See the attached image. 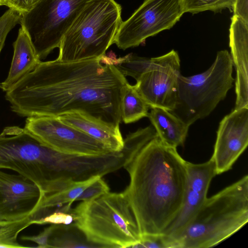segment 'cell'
<instances>
[{
  "label": "cell",
  "mask_w": 248,
  "mask_h": 248,
  "mask_svg": "<svg viewBox=\"0 0 248 248\" xmlns=\"http://www.w3.org/2000/svg\"><path fill=\"white\" fill-rule=\"evenodd\" d=\"M125 76L99 58L69 62L41 61L6 92L11 110L22 117L85 114L119 127Z\"/></svg>",
  "instance_id": "6da1fadb"
},
{
  "label": "cell",
  "mask_w": 248,
  "mask_h": 248,
  "mask_svg": "<svg viewBox=\"0 0 248 248\" xmlns=\"http://www.w3.org/2000/svg\"><path fill=\"white\" fill-rule=\"evenodd\" d=\"M187 161L177 148L158 137L149 141L123 166L130 182L123 191L134 214L140 236L161 233L182 206Z\"/></svg>",
  "instance_id": "7a4b0ae2"
},
{
  "label": "cell",
  "mask_w": 248,
  "mask_h": 248,
  "mask_svg": "<svg viewBox=\"0 0 248 248\" xmlns=\"http://www.w3.org/2000/svg\"><path fill=\"white\" fill-rule=\"evenodd\" d=\"M248 221V176L206 199L186 227L176 237L180 248L215 247Z\"/></svg>",
  "instance_id": "3957f363"
},
{
  "label": "cell",
  "mask_w": 248,
  "mask_h": 248,
  "mask_svg": "<svg viewBox=\"0 0 248 248\" xmlns=\"http://www.w3.org/2000/svg\"><path fill=\"white\" fill-rule=\"evenodd\" d=\"M69 160L67 154L43 145L24 128L7 126L0 134V169L14 170L35 184L42 197L59 190Z\"/></svg>",
  "instance_id": "277c9868"
},
{
  "label": "cell",
  "mask_w": 248,
  "mask_h": 248,
  "mask_svg": "<svg viewBox=\"0 0 248 248\" xmlns=\"http://www.w3.org/2000/svg\"><path fill=\"white\" fill-rule=\"evenodd\" d=\"M74 222L99 248H132L140 239L124 193L108 192L72 209Z\"/></svg>",
  "instance_id": "5b68a950"
},
{
  "label": "cell",
  "mask_w": 248,
  "mask_h": 248,
  "mask_svg": "<svg viewBox=\"0 0 248 248\" xmlns=\"http://www.w3.org/2000/svg\"><path fill=\"white\" fill-rule=\"evenodd\" d=\"M122 8L114 0H91L63 36L57 61L100 58L113 41L122 21Z\"/></svg>",
  "instance_id": "8992f818"
},
{
  "label": "cell",
  "mask_w": 248,
  "mask_h": 248,
  "mask_svg": "<svg viewBox=\"0 0 248 248\" xmlns=\"http://www.w3.org/2000/svg\"><path fill=\"white\" fill-rule=\"evenodd\" d=\"M233 67L230 54L222 50L205 71L189 77L180 74L176 104L170 111L189 126L208 116L232 87Z\"/></svg>",
  "instance_id": "52a82bcc"
},
{
  "label": "cell",
  "mask_w": 248,
  "mask_h": 248,
  "mask_svg": "<svg viewBox=\"0 0 248 248\" xmlns=\"http://www.w3.org/2000/svg\"><path fill=\"white\" fill-rule=\"evenodd\" d=\"M91 0H40L22 14L20 24L41 60L59 47L63 36Z\"/></svg>",
  "instance_id": "ba28073f"
},
{
  "label": "cell",
  "mask_w": 248,
  "mask_h": 248,
  "mask_svg": "<svg viewBox=\"0 0 248 248\" xmlns=\"http://www.w3.org/2000/svg\"><path fill=\"white\" fill-rule=\"evenodd\" d=\"M180 67V57L173 49L157 57H139L135 70L139 78L134 86L150 108L174 109Z\"/></svg>",
  "instance_id": "9c48e42d"
},
{
  "label": "cell",
  "mask_w": 248,
  "mask_h": 248,
  "mask_svg": "<svg viewBox=\"0 0 248 248\" xmlns=\"http://www.w3.org/2000/svg\"><path fill=\"white\" fill-rule=\"evenodd\" d=\"M183 14L182 0H144L129 18L122 21L113 44L123 50L137 46L171 28Z\"/></svg>",
  "instance_id": "30bf717a"
},
{
  "label": "cell",
  "mask_w": 248,
  "mask_h": 248,
  "mask_svg": "<svg viewBox=\"0 0 248 248\" xmlns=\"http://www.w3.org/2000/svg\"><path fill=\"white\" fill-rule=\"evenodd\" d=\"M24 128L42 144L71 155H101L111 152L101 142L63 123L58 117H29Z\"/></svg>",
  "instance_id": "8fae6325"
},
{
  "label": "cell",
  "mask_w": 248,
  "mask_h": 248,
  "mask_svg": "<svg viewBox=\"0 0 248 248\" xmlns=\"http://www.w3.org/2000/svg\"><path fill=\"white\" fill-rule=\"evenodd\" d=\"M248 145V108L233 109L220 121L213 160L217 174L231 170Z\"/></svg>",
  "instance_id": "7c38bea8"
},
{
  "label": "cell",
  "mask_w": 248,
  "mask_h": 248,
  "mask_svg": "<svg viewBox=\"0 0 248 248\" xmlns=\"http://www.w3.org/2000/svg\"><path fill=\"white\" fill-rule=\"evenodd\" d=\"M0 169V220H16L35 215L42 200L38 187L23 176Z\"/></svg>",
  "instance_id": "4fadbf2b"
},
{
  "label": "cell",
  "mask_w": 248,
  "mask_h": 248,
  "mask_svg": "<svg viewBox=\"0 0 248 248\" xmlns=\"http://www.w3.org/2000/svg\"><path fill=\"white\" fill-rule=\"evenodd\" d=\"M187 177L183 202L174 220L163 233L176 237L186 227L207 199L212 179L217 175L215 164L210 158L199 164L187 161Z\"/></svg>",
  "instance_id": "5bb4252c"
},
{
  "label": "cell",
  "mask_w": 248,
  "mask_h": 248,
  "mask_svg": "<svg viewBox=\"0 0 248 248\" xmlns=\"http://www.w3.org/2000/svg\"><path fill=\"white\" fill-rule=\"evenodd\" d=\"M229 40L236 71L234 109L248 108V23L235 15L231 17Z\"/></svg>",
  "instance_id": "9a60e30c"
},
{
  "label": "cell",
  "mask_w": 248,
  "mask_h": 248,
  "mask_svg": "<svg viewBox=\"0 0 248 248\" xmlns=\"http://www.w3.org/2000/svg\"><path fill=\"white\" fill-rule=\"evenodd\" d=\"M58 117L63 123L101 142L111 152H120L123 148L124 139L119 127L109 125L78 112L68 113Z\"/></svg>",
  "instance_id": "2e32d148"
},
{
  "label": "cell",
  "mask_w": 248,
  "mask_h": 248,
  "mask_svg": "<svg viewBox=\"0 0 248 248\" xmlns=\"http://www.w3.org/2000/svg\"><path fill=\"white\" fill-rule=\"evenodd\" d=\"M13 48L14 54L8 76L0 83V89L5 92L32 71L41 61L30 37L22 27L13 43Z\"/></svg>",
  "instance_id": "e0dca14e"
},
{
  "label": "cell",
  "mask_w": 248,
  "mask_h": 248,
  "mask_svg": "<svg viewBox=\"0 0 248 248\" xmlns=\"http://www.w3.org/2000/svg\"><path fill=\"white\" fill-rule=\"evenodd\" d=\"M151 109L148 117L159 140L165 144L175 148L183 146L190 126L170 111L160 108Z\"/></svg>",
  "instance_id": "ac0fdd59"
},
{
  "label": "cell",
  "mask_w": 248,
  "mask_h": 248,
  "mask_svg": "<svg viewBox=\"0 0 248 248\" xmlns=\"http://www.w3.org/2000/svg\"><path fill=\"white\" fill-rule=\"evenodd\" d=\"M47 248H99L90 242L83 232L74 223L52 224Z\"/></svg>",
  "instance_id": "d6986e66"
},
{
  "label": "cell",
  "mask_w": 248,
  "mask_h": 248,
  "mask_svg": "<svg viewBox=\"0 0 248 248\" xmlns=\"http://www.w3.org/2000/svg\"><path fill=\"white\" fill-rule=\"evenodd\" d=\"M149 108L134 86L128 82L124 87L121 99L123 121L126 124H130L148 117Z\"/></svg>",
  "instance_id": "ffe728a7"
},
{
  "label": "cell",
  "mask_w": 248,
  "mask_h": 248,
  "mask_svg": "<svg viewBox=\"0 0 248 248\" xmlns=\"http://www.w3.org/2000/svg\"><path fill=\"white\" fill-rule=\"evenodd\" d=\"M99 177L100 176L75 183L64 189L43 196L34 217L46 210L60 207L68 203L72 204L82 191Z\"/></svg>",
  "instance_id": "44dd1931"
},
{
  "label": "cell",
  "mask_w": 248,
  "mask_h": 248,
  "mask_svg": "<svg viewBox=\"0 0 248 248\" xmlns=\"http://www.w3.org/2000/svg\"><path fill=\"white\" fill-rule=\"evenodd\" d=\"M32 217L16 220H0V248H23L17 241L19 233L33 224Z\"/></svg>",
  "instance_id": "7402d4cb"
},
{
  "label": "cell",
  "mask_w": 248,
  "mask_h": 248,
  "mask_svg": "<svg viewBox=\"0 0 248 248\" xmlns=\"http://www.w3.org/2000/svg\"><path fill=\"white\" fill-rule=\"evenodd\" d=\"M184 13L192 14L211 11L218 13L228 8L232 9L235 0H182Z\"/></svg>",
  "instance_id": "603a6c76"
},
{
  "label": "cell",
  "mask_w": 248,
  "mask_h": 248,
  "mask_svg": "<svg viewBox=\"0 0 248 248\" xmlns=\"http://www.w3.org/2000/svg\"><path fill=\"white\" fill-rule=\"evenodd\" d=\"M132 248H180V247L177 239L161 233L142 235L140 241Z\"/></svg>",
  "instance_id": "cb8c5ba5"
},
{
  "label": "cell",
  "mask_w": 248,
  "mask_h": 248,
  "mask_svg": "<svg viewBox=\"0 0 248 248\" xmlns=\"http://www.w3.org/2000/svg\"><path fill=\"white\" fill-rule=\"evenodd\" d=\"M21 16L22 14L19 12L9 8L0 16V53L8 34L17 24L20 23Z\"/></svg>",
  "instance_id": "d4e9b609"
},
{
  "label": "cell",
  "mask_w": 248,
  "mask_h": 248,
  "mask_svg": "<svg viewBox=\"0 0 248 248\" xmlns=\"http://www.w3.org/2000/svg\"><path fill=\"white\" fill-rule=\"evenodd\" d=\"M102 178L99 177L88 186L78 197L76 201H92L109 192V187Z\"/></svg>",
  "instance_id": "484cf974"
},
{
  "label": "cell",
  "mask_w": 248,
  "mask_h": 248,
  "mask_svg": "<svg viewBox=\"0 0 248 248\" xmlns=\"http://www.w3.org/2000/svg\"><path fill=\"white\" fill-rule=\"evenodd\" d=\"M40 0H1V5L16 10L22 14L30 11Z\"/></svg>",
  "instance_id": "4316f807"
},
{
  "label": "cell",
  "mask_w": 248,
  "mask_h": 248,
  "mask_svg": "<svg viewBox=\"0 0 248 248\" xmlns=\"http://www.w3.org/2000/svg\"><path fill=\"white\" fill-rule=\"evenodd\" d=\"M50 226L45 228L40 233L31 236H23L21 239L25 241H31L37 245V248H47L48 239L50 233Z\"/></svg>",
  "instance_id": "83f0119b"
},
{
  "label": "cell",
  "mask_w": 248,
  "mask_h": 248,
  "mask_svg": "<svg viewBox=\"0 0 248 248\" xmlns=\"http://www.w3.org/2000/svg\"><path fill=\"white\" fill-rule=\"evenodd\" d=\"M232 10L233 15L248 23V0H235Z\"/></svg>",
  "instance_id": "f1b7e54d"
},
{
  "label": "cell",
  "mask_w": 248,
  "mask_h": 248,
  "mask_svg": "<svg viewBox=\"0 0 248 248\" xmlns=\"http://www.w3.org/2000/svg\"><path fill=\"white\" fill-rule=\"evenodd\" d=\"M1 0H0V6H1Z\"/></svg>",
  "instance_id": "f546056e"
}]
</instances>
